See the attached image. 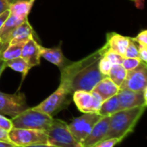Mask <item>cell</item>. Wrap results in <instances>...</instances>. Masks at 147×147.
Listing matches in <instances>:
<instances>
[{
  "instance_id": "obj_1",
  "label": "cell",
  "mask_w": 147,
  "mask_h": 147,
  "mask_svg": "<svg viewBox=\"0 0 147 147\" xmlns=\"http://www.w3.org/2000/svg\"><path fill=\"white\" fill-rule=\"evenodd\" d=\"M107 51L108 48L104 44L93 53L78 61L71 62L61 69L59 85L64 86L71 93L78 90L92 91L94 87L105 78L100 72L98 64Z\"/></svg>"
},
{
  "instance_id": "obj_2",
  "label": "cell",
  "mask_w": 147,
  "mask_h": 147,
  "mask_svg": "<svg viewBox=\"0 0 147 147\" xmlns=\"http://www.w3.org/2000/svg\"><path fill=\"white\" fill-rule=\"evenodd\" d=\"M146 107H137L120 110L110 115L108 133L104 138L118 139L121 141L127 134L134 131L138 121L142 116Z\"/></svg>"
},
{
  "instance_id": "obj_3",
  "label": "cell",
  "mask_w": 147,
  "mask_h": 147,
  "mask_svg": "<svg viewBox=\"0 0 147 147\" xmlns=\"http://www.w3.org/2000/svg\"><path fill=\"white\" fill-rule=\"evenodd\" d=\"M53 117L45 113L28 108L15 118L11 119L13 127L47 131L53 122Z\"/></svg>"
},
{
  "instance_id": "obj_4",
  "label": "cell",
  "mask_w": 147,
  "mask_h": 147,
  "mask_svg": "<svg viewBox=\"0 0 147 147\" xmlns=\"http://www.w3.org/2000/svg\"><path fill=\"white\" fill-rule=\"evenodd\" d=\"M47 134L48 145L56 147H83L72 136L68 124L61 120L53 119Z\"/></svg>"
},
{
  "instance_id": "obj_5",
  "label": "cell",
  "mask_w": 147,
  "mask_h": 147,
  "mask_svg": "<svg viewBox=\"0 0 147 147\" xmlns=\"http://www.w3.org/2000/svg\"><path fill=\"white\" fill-rule=\"evenodd\" d=\"M71 92L62 85L51 94L47 98L41 102L39 105L33 107L34 109L45 113L50 116H54L61 110L67 108L71 102Z\"/></svg>"
},
{
  "instance_id": "obj_6",
  "label": "cell",
  "mask_w": 147,
  "mask_h": 147,
  "mask_svg": "<svg viewBox=\"0 0 147 147\" xmlns=\"http://www.w3.org/2000/svg\"><path fill=\"white\" fill-rule=\"evenodd\" d=\"M9 139L15 146L47 144V134L43 130L13 127L9 132Z\"/></svg>"
},
{
  "instance_id": "obj_7",
  "label": "cell",
  "mask_w": 147,
  "mask_h": 147,
  "mask_svg": "<svg viewBox=\"0 0 147 147\" xmlns=\"http://www.w3.org/2000/svg\"><path fill=\"white\" fill-rule=\"evenodd\" d=\"M98 113H85L81 116L75 118L69 125V130L78 143L82 145L84 140L91 132L96 123L102 119Z\"/></svg>"
},
{
  "instance_id": "obj_8",
  "label": "cell",
  "mask_w": 147,
  "mask_h": 147,
  "mask_svg": "<svg viewBox=\"0 0 147 147\" xmlns=\"http://www.w3.org/2000/svg\"><path fill=\"white\" fill-rule=\"evenodd\" d=\"M28 109L24 93L7 94L0 91V115L13 119Z\"/></svg>"
},
{
  "instance_id": "obj_9",
  "label": "cell",
  "mask_w": 147,
  "mask_h": 147,
  "mask_svg": "<svg viewBox=\"0 0 147 147\" xmlns=\"http://www.w3.org/2000/svg\"><path fill=\"white\" fill-rule=\"evenodd\" d=\"M146 89H147V65L141 62L135 69L127 71L120 90L142 92Z\"/></svg>"
},
{
  "instance_id": "obj_10",
  "label": "cell",
  "mask_w": 147,
  "mask_h": 147,
  "mask_svg": "<svg viewBox=\"0 0 147 147\" xmlns=\"http://www.w3.org/2000/svg\"><path fill=\"white\" fill-rule=\"evenodd\" d=\"M72 99L78 109L82 113H99L103 102L102 98L93 91L78 90L72 93Z\"/></svg>"
},
{
  "instance_id": "obj_11",
  "label": "cell",
  "mask_w": 147,
  "mask_h": 147,
  "mask_svg": "<svg viewBox=\"0 0 147 147\" xmlns=\"http://www.w3.org/2000/svg\"><path fill=\"white\" fill-rule=\"evenodd\" d=\"M147 89L142 92H136L128 90H120L117 93V98L121 110L137 107H146Z\"/></svg>"
},
{
  "instance_id": "obj_12",
  "label": "cell",
  "mask_w": 147,
  "mask_h": 147,
  "mask_svg": "<svg viewBox=\"0 0 147 147\" xmlns=\"http://www.w3.org/2000/svg\"><path fill=\"white\" fill-rule=\"evenodd\" d=\"M109 120L110 116H102V119L96 123L90 134L84 140L82 146L93 147L98 142L103 140L109 130Z\"/></svg>"
},
{
  "instance_id": "obj_13",
  "label": "cell",
  "mask_w": 147,
  "mask_h": 147,
  "mask_svg": "<svg viewBox=\"0 0 147 147\" xmlns=\"http://www.w3.org/2000/svg\"><path fill=\"white\" fill-rule=\"evenodd\" d=\"M21 57L31 66H37L40 64V45L34 38L27 40L22 49Z\"/></svg>"
},
{
  "instance_id": "obj_14",
  "label": "cell",
  "mask_w": 147,
  "mask_h": 147,
  "mask_svg": "<svg viewBox=\"0 0 147 147\" xmlns=\"http://www.w3.org/2000/svg\"><path fill=\"white\" fill-rule=\"evenodd\" d=\"M40 57L47 60L48 62L53 64L54 65L58 66L60 70L65 67L67 65L71 63L70 60H68L61 49V43L59 47H44L40 46Z\"/></svg>"
},
{
  "instance_id": "obj_15",
  "label": "cell",
  "mask_w": 147,
  "mask_h": 147,
  "mask_svg": "<svg viewBox=\"0 0 147 147\" xmlns=\"http://www.w3.org/2000/svg\"><path fill=\"white\" fill-rule=\"evenodd\" d=\"M129 40L130 37L128 36H124L115 32H110L106 34L105 45L108 50L113 51L124 57Z\"/></svg>"
},
{
  "instance_id": "obj_16",
  "label": "cell",
  "mask_w": 147,
  "mask_h": 147,
  "mask_svg": "<svg viewBox=\"0 0 147 147\" xmlns=\"http://www.w3.org/2000/svg\"><path fill=\"white\" fill-rule=\"evenodd\" d=\"M34 37V32L33 27L31 26L28 19H26L20 25H18L11 33L8 40V44H16V43L24 44L27 40Z\"/></svg>"
},
{
  "instance_id": "obj_17",
  "label": "cell",
  "mask_w": 147,
  "mask_h": 147,
  "mask_svg": "<svg viewBox=\"0 0 147 147\" xmlns=\"http://www.w3.org/2000/svg\"><path fill=\"white\" fill-rule=\"evenodd\" d=\"M120 88L109 77L103 78L92 90V91L97 94L103 102L114 96H116Z\"/></svg>"
},
{
  "instance_id": "obj_18",
  "label": "cell",
  "mask_w": 147,
  "mask_h": 147,
  "mask_svg": "<svg viewBox=\"0 0 147 147\" xmlns=\"http://www.w3.org/2000/svg\"><path fill=\"white\" fill-rule=\"evenodd\" d=\"M35 0H16L10 3L9 10V14L14 15L22 19H28L32 7Z\"/></svg>"
},
{
  "instance_id": "obj_19",
  "label": "cell",
  "mask_w": 147,
  "mask_h": 147,
  "mask_svg": "<svg viewBox=\"0 0 147 147\" xmlns=\"http://www.w3.org/2000/svg\"><path fill=\"white\" fill-rule=\"evenodd\" d=\"M25 20L22 19V18H19V17H17V16H16L14 15L9 14V16H8V18L4 22L3 25L0 28V40L3 43L8 45V40H9V38L10 36L11 33L14 31V29L18 25H20Z\"/></svg>"
},
{
  "instance_id": "obj_20",
  "label": "cell",
  "mask_w": 147,
  "mask_h": 147,
  "mask_svg": "<svg viewBox=\"0 0 147 147\" xmlns=\"http://www.w3.org/2000/svg\"><path fill=\"white\" fill-rule=\"evenodd\" d=\"M6 67H9L15 71L20 72L22 74V83L25 79L28 71L32 69V67L22 57H18L11 60L6 61Z\"/></svg>"
},
{
  "instance_id": "obj_21",
  "label": "cell",
  "mask_w": 147,
  "mask_h": 147,
  "mask_svg": "<svg viewBox=\"0 0 147 147\" xmlns=\"http://www.w3.org/2000/svg\"><path fill=\"white\" fill-rule=\"evenodd\" d=\"M120 110L121 108L119 105L117 96H114L102 102L98 114L102 116H110Z\"/></svg>"
},
{
  "instance_id": "obj_22",
  "label": "cell",
  "mask_w": 147,
  "mask_h": 147,
  "mask_svg": "<svg viewBox=\"0 0 147 147\" xmlns=\"http://www.w3.org/2000/svg\"><path fill=\"white\" fill-rule=\"evenodd\" d=\"M23 45L24 44H22V43L8 44L0 53V59H3L4 61H8V60H11L13 59L21 57V53H22Z\"/></svg>"
},
{
  "instance_id": "obj_23",
  "label": "cell",
  "mask_w": 147,
  "mask_h": 147,
  "mask_svg": "<svg viewBox=\"0 0 147 147\" xmlns=\"http://www.w3.org/2000/svg\"><path fill=\"white\" fill-rule=\"evenodd\" d=\"M127 71L121 65H113L108 77L120 88L127 76Z\"/></svg>"
},
{
  "instance_id": "obj_24",
  "label": "cell",
  "mask_w": 147,
  "mask_h": 147,
  "mask_svg": "<svg viewBox=\"0 0 147 147\" xmlns=\"http://www.w3.org/2000/svg\"><path fill=\"white\" fill-rule=\"evenodd\" d=\"M125 58H134V59H138V44L134 41L131 37H130V40L128 43V46L126 49L125 52Z\"/></svg>"
},
{
  "instance_id": "obj_25",
  "label": "cell",
  "mask_w": 147,
  "mask_h": 147,
  "mask_svg": "<svg viewBox=\"0 0 147 147\" xmlns=\"http://www.w3.org/2000/svg\"><path fill=\"white\" fill-rule=\"evenodd\" d=\"M103 57L106 58L112 65H121L122 60L124 59L123 56H121L113 51H109V50H108L104 53Z\"/></svg>"
},
{
  "instance_id": "obj_26",
  "label": "cell",
  "mask_w": 147,
  "mask_h": 147,
  "mask_svg": "<svg viewBox=\"0 0 147 147\" xmlns=\"http://www.w3.org/2000/svg\"><path fill=\"white\" fill-rule=\"evenodd\" d=\"M140 60L139 59H134V58H125L122 60L121 65L124 67V69L127 71H131L135 69L137 66H139V65L140 64Z\"/></svg>"
},
{
  "instance_id": "obj_27",
  "label": "cell",
  "mask_w": 147,
  "mask_h": 147,
  "mask_svg": "<svg viewBox=\"0 0 147 147\" xmlns=\"http://www.w3.org/2000/svg\"><path fill=\"white\" fill-rule=\"evenodd\" d=\"M112 65H113L106 58H104L103 56L99 60V64H98L99 71L105 77H108V75L109 73V71H110V69L112 67Z\"/></svg>"
},
{
  "instance_id": "obj_28",
  "label": "cell",
  "mask_w": 147,
  "mask_h": 147,
  "mask_svg": "<svg viewBox=\"0 0 147 147\" xmlns=\"http://www.w3.org/2000/svg\"><path fill=\"white\" fill-rule=\"evenodd\" d=\"M131 39L135 41L138 45L141 46H146L147 47V30L144 29L140 31L136 37H131Z\"/></svg>"
},
{
  "instance_id": "obj_29",
  "label": "cell",
  "mask_w": 147,
  "mask_h": 147,
  "mask_svg": "<svg viewBox=\"0 0 147 147\" xmlns=\"http://www.w3.org/2000/svg\"><path fill=\"white\" fill-rule=\"evenodd\" d=\"M119 142H121L118 139H107L98 142L93 147H115Z\"/></svg>"
},
{
  "instance_id": "obj_30",
  "label": "cell",
  "mask_w": 147,
  "mask_h": 147,
  "mask_svg": "<svg viewBox=\"0 0 147 147\" xmlns=\"http://www.w3.org/2000/svg\"><path fill=\"white\" fill-rule=\"evenodd\" d=\"M0 128L9 132L13 128L11 119H8L4 115H0Z\"/></svg>"
},
{
  "instance_id": "obj_31",
  "label": "cell",
  "mask_w": 147,
  "mask_h": 147,
  "mask_svg": "<svg viewBox=\"0 0 147 147\" xmlns=\"http://www.w3.org/2000/svg\"><path fill=\"white\" fill-rule=\"evenodd\" d=\"M138 59L142 63H147V47L138 45Z\"/></svg>"
},
{
  "instance_id": "obj_32",
  "label": "cell",
  "mask_w": 147,
  "mask_h": 147,
  "mask_svg": "<svg viewBox=\"0 0 147 147\" xmlns=\"http://www.w3.org/2000/svg\"><path fill=\"white\" fill-rule=\"evenodd\" d=\"M11 3H13L12 0H0V14L9 9Z\"/></svg>"
},
{
  "instance_id": "obj_33",
  "label": "cell",
  "mask_w": 147,
  "mask_h": 147,
  "mask_svg": "<svg viewBox=\"0 0 147 147\" xmlns=\"http://www.w3.org/2000/svg\"><path fill=\"white\" fill-rule=\"evenodd\" d=\"M0 141H4V142H9V132L6 130H3L0 128ZM11 143V142H10Z\"/></svg>"
},
{
  "instance_id": "obj_34",
  "label": "cell",
  "mask_w": 147,
  "mask_h": 147,
  "mask_svg": "<svg viewBox=\"0 0 147 147\" xmlns=\"http://www.w3.org/2000/svg\"><path fill=\"white\" fill-rule=\"evenodd\" d=\"M9 16V9L5 10L4 12L0 14V28H2V26L3 25L4 22L6 21V19L8 18Z\"/></svg>"
},
{
  "instance_id": "obj_35",
  "label": "cell",
  "mask_w": 147,
  "mask_h": 147,
  "mask_svg": "<svg viewBox=\"0 0 147 147\" xmlns=\"http://www.w3.org/2000/svg\"><path fill=\"white\" fill-rule=\"evenodd\" d=\"M5 68H6V61L0 59V77L2 75V73L3 72V71L5 70Z\"/></svg>"
},
{
  "instance_id": "obj_36",
  "label": "cell",
  "mask_w": 147,
  "mask_h": 147,
  "mask_svg": "<svg viewBox=\"0 0 147 147\" xmlns=\"http://www.w3.org/2000/svg\"><path fill=\"white\" fill-rule=\"evenodd\" d=\"M14 147H56L48 144H40V145H32V146H14Z\"/></svg>"
},
{
  "instance_id": "obj_37",
  "label": "cell",
  "mask_w": 147,
  "mask_h": 147,
  "mask_svg": "<svg viewBox=\"0 0 147 147\" xmlns=\"http://www.w3.org/2000/svg\"><path fill=\"white\" fill-rule=\"evenodd\" d=\"M15 146L10 143V142H4V141H0V147H14Z\"/></svg>"
},
{
  "instance_id": "obj_38",
  "label": "cell",
  "mask_w": 147,
  "mask_h": 147,
  "mask_svg": "<svg viewBox=\"0 0 147 147\" xmlns=\"http://www.w3.org/2000/svg\"><path fill=\"white\" fill-rule=\"evenodd\" d=\"M7 46V44H4V43H3L1 40H0V53H2V51L4 49V47Z\"/></svg>"
},
{
  "instance_id": "obj_39",
  "label": "cell",
  "mask_w": 147,
  "mask_h": 147,
  "mask_svg": "<svg viewBox=\"0 0 147 147\" xmlns=\"http://www.w3.org/2000/svg\"><path fill=\"white\" fill-rule=\"evenodd\" d=\"M130 1H134V2H135V3H136V2H137L138 0H130Z\"/></svg>"
},
{
  "instance_id": "obj_40",
  "label": "cell",
  "mask_w": 147,
  "mask_h": 147,
  "mask_svg": "<svg viewBox=\"0 0 147 147\" xmlns=\"http://www.w3.org/2000/svg\"><path fill=\"white\" fill-rule=\"evenodd\" d=\"M12 1H13V2H14V1H16V0H12Z\"/></svg>"
}]
</instances>
